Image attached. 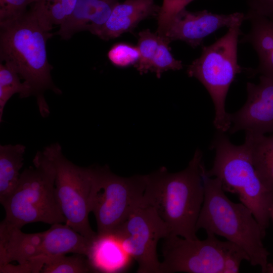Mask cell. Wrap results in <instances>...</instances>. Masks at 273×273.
Listing matches in <instances>:
<instances>
[{
    "mask_svg": "<svg viewBox=\"0 0 273 273\" xmlns=\"http://www.w3.org/2000/svg\"><path fill=\"white\" fill-rule=\"evenodd\" d=\"M203 154L197 149L187 167L169 172L165 167L146 174L144 203L153 206L170 234L195 240L196 224L204 200Z\"/></svg>",
    "mask_w": 273,
    "mask_h": 273,
    "instance_id": "obj_1",
    "label": "cell"
},
{
    "mask_svg": "<svg viewBox=\"0 0 273 273\" xmlns=\"http://www.w3.org/2000/svg\"><path fill=\"white\" fill-rule=\"evenodd\" d=\"M53 35L30 8L20 16L0 22L1 62L9 63L16 69L32 96L36 97L43 117L50 113L44 92L62 93L53 81V66L47 57V41Z\"/></svg>",
    "mask_w": 273,
    "mask_h": 273,
    "instance_id": "obj_2",
    "label": "cell"
},
{
    "mask_svg": "<svg viewBox=\"0 0 273 273\" xmlns=\"http://www.w3.org/2000/svg\"><path fill=\"white\" fill-rule=\"evenodd\" d=\"M202 176L205 190L204 202L196 230L223 237L240 247L253 266L267 272L269 253L262 240L260 225L251 210L242 203H234L225 195L220 180L209 176L204 165Z\"/></svg>",
    "mask_w": 273,
    "mask_h": 273,
    "instance_id": "obj_3",
    "label": "cell"
},
{
    "mask_svg": "<svg viewBox=\"0 0 273 273\" xmlns=\"http://www.w3.org/2000/svg\"><path fill=\"white\" fill-rule=\"evenodd\" d=\"M33 166L21 173L15 189L2 204L6 212L1 224L21 229L26 224L66 222L55 188V169L44 150L38 151Z\"/></svg>",
    "mask_w": 273,
    "mask_h": 273,
    "instance_id": "obj_4",
    "label": "cell"
},
{
    "mask_svg": "<svg viewBox=\"0 0 273 273\" xmlns=\"http://www.w3.org/2000/svg\"><path fill=\"white\" fill-rule=\"evenodd\" d=\"M211 149L215 151L212 167L206 169L210 177L218 178L225 192L238 194L260 225L263 235L269 223L273 198L259 179L250 149L244 142L233 144L224 132L217 131Z\"/></svg>",
    "mask_w": 273,
    "mask_h": 273,
    "instance_id": "obj_5",
    "label": "cell"
},
{
    "mask_svg": "<svg viewBox=\"0 0 273 273\" xmlns=\"http://www.w3.org/2000/svg\"><path fill=\"white\" fill-rule=\"evenodd\" d=\"M204 240L169 234L164 239L161 273H237L247 254L236 244L207 233Z\"/></svg>",
    "mask_w": 273,
    "mask_h": 273,
    "instance_id": "obj_6",
    "label": "cell"
},
{
    "mask_svg": "<svg viewBox=\"0 0 273 273\" xmlns=\"http://www.w3.org/2000/svg\"><path fill=\"white\" fill-rule=\"evenodd\" d=\"M242 23L229 28L228 32L209 46L202 48L200 56L188 66L189 76L197 78L205 86L212 100L215 117L213 124L225 132L231 126L225 102L229 87L237 74L242 71L238 63L237 49Z\"/></svg>",
    "mask_w": 273,
    "mask_h": 273,
    "instance_id": "obj_7",
    "label": "cell"
},
{
    "mask_svg": "<svg viewBox=\"0 0 273 273\" xmlns=\"http://www.w3.org/2000/svg\"><path fill=\"white\" fill-rule=\"evenodd\" d=\"M92 187L90 201L97 224V234H113L142 203L146 175L122 177L107 166H90Z\"/></svg>",
    "mask_w": 273,
    "mask_h": 273,
    "instance_id": "obj_8",
    "label": "cell"
},
{
    "mask_svg": "<svg viewBox=\"0 0 273 273\" xmlns=\"http://www.w3.org/2000/svg\"><path fill=\"white\" fill-rule=\"evenodd\" d=\"M92 243L66 223L53 224L44 232L33 234L1 224L0 268L13 261L23 265L34 259L69 253L87 256Z\"/></svg>",
    "mask_w": 273,
    "mask_h": 273,
    "instance_id": "obj_9",
    "label": "cell"
},
{
    "mask_svg": "<svg viewBox=\"0 0 273 273\" xmlns=\"http://www.w3.org/2000/svg\"><path fill=\"white\" fill-rule=\"evenodd\" d=\"M44 150L54 164L55 188L66 224L91 241L97 236L88 221L92 187L90 167L74 164L63 155L58 143Z\"/></svg>",
    "mask_w": 273,
    "mask_h": 273,
    "instance_id": "obj_10",
    "label": "cell"
},
{
    "mask_svg": "<svg viewBox=\"0 0 273 273\" xmlns=\"http://www.w3.org/2000/svg\"><path fill=\"white\" fill-rule=\"evenodd\" d=\"M138 264V273H161L157 245L170 234L155 207L143 202L113 234Z\"/></svg>",
    "mask_w": 273,
    "mask_h": 273,
    "instance_id": "obj_11",
    "label": "cell"
},
{
    "mask_svg": "<svg viewBox=\"0 0 273 273\" xmlns=\"http://www.w3.org/2000/svg\"><path fill=\"white\" fill-rule=\"evenodd\" d=\"M247 99L238 111L229 113L233 134L245 130L256 134L273 132V79L260 75L257 84H246Z\"/></svg>",
    "mask_w": 273,
    "mask_h": 273,
    "instance_id": "obj_12",
    "label": "cell"
},
{
    "mask_svg": "<svg viewBox=\"0 0 273 273\" xmlns=\"http://www.w3.org/2000/svg\"><path fill=\"white\" fill-rule=\"evenodd\" d=\"M245 20V14L212 13L207 10L191 12L186 8L172 19L163 38L169 42L179 40L191 47L200 46L207 36L222 27H230Z\"/></svg>",
    "mask_w": 273,
    "mask_h": 273,
    "instance_id": "obj_13",
    "label": "cell"
},
{
    "mask_svg": "<svg viewBox=\"0 0 273 273\" xmlns=\"http://www.w3.org/2000/svg\"><path fill=\"white\" fill-rule=\"evenodd\" d=\"M160 10V7L154 0H126L119 2L96 35L108 40L123 33L132 32L142 21L154 17L157 18Z\"/></svg>",
    "mask_w": 273,
    "mask_h": 273,
    "instance_id": "obj_14",
    "label": "cell"
},
{
    "mask_svg": "<svg viewBox=\"0 0 273 273\" xmlns=\"http://www.w3.org/2000/svg\"><path fill=\"white\" fill-rule=\"evenodd\" d=\"M119 3V0H77L72 13L56 34L65 40L82 31L96 35Z\"/></svg>",
    "mask_w": 273,
    "mask_h": 273,
    "instance_id": "obj_15",
    "label": "cell"
},
{
    "mask_svg": "<svg viewBox=\"0 0 273 273\" xmlns=\"http://www.w3.org/2000/svg\"><path fill=\"white\" fill-rule=\"evenodd\" d=\"M87 257L95 272H124L133 259L114 234H97Z\"/></svg>",
    "mask_w": 273,
    "mask_h": 273,
    "instance_id": "obj_16",
    "label": "cell"
},
{
    "mask_svg": "<svg viewBox=\"0 0 273 273\" xmlns=\"http://www.w3.org/2000/svg\"><path fill=\"white\" fill-rule=\"evenodd\" d=\"M245 16L250 22V29L240 42L250 44L258 55L254 74L273 79V21L254 14L246 13Z\"/></svg>",
    "mask_w": 273,
    "mask_h": 273,
    "instance_id": "obj_17",
    "label": "cell"
},
{
    "mask_svg": "<svg viewBox=\"0 0 273 273\" xmlns=\"http://www.w3.org/2000/svg\"><path fill=\"white\" fill-rule=\"evenodd\" d=\"M21 267L23 273L95 272L88 257L79 253L40 257L31 260Z\"/></svg>",
    "mask_w": 273,
    "mask_h": 273,
    "instance_id": "obj_18",
    "label": "cell"
},
{
    "mask_svg": "<svg viewBox=\"0 0 273 273\" xmlns=\"http://www.w3.org/2000/svg\"><path fill=\"white\" fill-rule=\"evenodd\" d=\"M252 162L261 183L273 198V135L245 132Z\"/></svg>",
    "mask_w": 273,
    "mask_h": 273,
    "instance_id": "obj_19",
    "label": "cell"
},
{
    "mask_svg": "<svg viewBox=\"0 0 273 273\" xmlns=\"http://www.w3.org/2000/svg\"><path fill=\"white\" fill-rule=\"evenodd\" d=\"M26 147L22 144L0 145V202L3 204L19 181Z\"/></svg>",
    "mask_w": 273,
    "mask_h": 273,
    "instance_id": "obj_20",
    "label": "cell"
},
{
    "mask_svg": "<svg viewBox=\"0 0 273 273\" xmlns=\"http://www.w3.org/2000/svg\"><path fill=\"white\" fill-rule=\"evenodd\" d=\"M77 0H38L31 9L40 23L51 31L60 26L72 13Z\"/></svg>",
    "mask_w": 273,
    "mask_h": 273,
    "instance_id": "obj_21",
    "label": "cell"
},
{
    "mask_svg": "<svg viewBox=\"0 0 273 273\" xmlns=\"http://www.w3.org/2000/svg\"><path fill=\"white\" fill-rule=\"evenodd\" d=\"M21 78L13 66L8 62L0 63V122L3 121L5 107L15 94L21 98L32 96L29 88L21 81Z\"/></svg>",
    "mask_w": 273,
    "mask_h": 273,
    "instance_id": "obj_22",
    "label": "cell"
},
{
    "mask_svg": "<svg viewBox=\"0 0 273 273\" xmlns=\"http://www.w3.org/2000/svg\"><path fill=\"white\" fill-rule=\"evenodd\" d=\"M160 40L159 35L156 32H152L148 29L143 30L139 33L137 47L140 58L134 67L141 75L150 71L151 64Z\"/></svg>",
    "mask_w": 273,
    "mask_h": 273,
    "instance_id": "obj_23",
    "label": "cell"
},
{
    "mask_svg": "<svg viewBox=\"0 0 273 273\" xmlns=\"http://www.w3.org/2000/svg\"><path fill=\"white\" fill-rule=\"evenodd\" d=\"M170 42L160 36V40L156 52L151 64L150 71L154 72L160 78L165 71L179 70L183 68L181 61L175 59L170 52Z\"/></svg>",
    "mask_w": 273,
    "mask_h": 273,
    "instance_id": "obj_24",
    "label": "cell"
},
{
    "mask_svg": "<svg viewBox=\"0 0 273 273\" xmlns=\"http://www.w3.org/2000/svg\"><path fill=\"white\" fill-rule=\"evenodd\" d=\"M107 57L111 63L116 67L125 68L138 63L140 53L137 46L126 42H118L110 48Z\"/></svg>",
    "mask_w": 273,
    "mask_h": 273,
    "instance_id": "obj_25",
    "label": "cell"
},
{
    "mask_svg": "<svg viewBox=\"0 0 273 273\" xmlns=\"http://www.w3.org/2000/svg\"><path fill=\"white\" fill-rule=\"evenodd\" d=\"M194 0H163L157 17L158 27L156 33L164 37L173 17Z\"/></svg>",
    "mask_w": 273,
    "mask_h": 273,
    "instance_id": "obj_26",
    "label": "cell"
},
{
    "mask_svg": "<svg viewBox=\"0 0 273 273\" xmlns=\"http://www.w3.org/2000/svg\"><path fill=\"white\" fill-rule=\"evenodd\" d=\"M38 0H0V22L24 14Z\"/></svg>",
    "mask_w": 273,
    "mask_h": 273,
    "instance_id": "obj_27",
    "label": "cell"
},
{
    "mask_svg": "<svg viewBox=\"0 0 273 273\" xmlns=\"http://www.w3.org/2000/svg\"><path fill=\"white\" fill-rule=\"evenodd\" d=\"M246 13L254 14L273 21V0H246Z\"/></svg>",
    "mask_w": 273,
    "mask_h": 273,
    "instance_id": "obj_28",
    "label": "cell"
},
{
    "mask_svg": "<svg viewBox=\"0 0 273 273\" xmlns=\"http://www.w3.org/2000/svg\"><path fill=\"white\" fill-rule=\"evenodd\" d=\"M267 272L273 273V264H268Z\"/></svg>",
    "mask_w": 273,
    "mask_h": 273,
    "instance_id": "obj_29",
    "label": "cell"
},
{
    "mask_svg": "<svg viewBox=\"0 0 273 273\" xmlns=\"http://www.w3.org/2000/svg\"><path fill=\"white\" fill-rule=\"evenodd\" d=\"M271 218H273V208H272L271 212Z\"/></svg>",
    "mask_w": 273,
    "mask_h": 273,
    "instance_id": "obj_30",
    "label": "cell"
}]
</instances>
